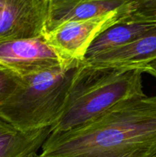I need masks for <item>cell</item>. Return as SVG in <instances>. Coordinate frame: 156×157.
<instances>
[{"instance_id":"6da1fadb","label":"cell","mask_w":156,"mask_h":157,"mask_svg":"<svg viewBox=\"0 0 156 157\" xmlns=\"http://www.w3.org/2000/svg\"><path fill=\"white\" fill-rule=\"evenodd\" d=\"M44 157H156V96L116 104L76 129L50 134Z\"/></svg>"},{"instance_id":"7a4b0ae2","label":"cell","mask_w":156,"mask_h":157,"mask_svg":"<svg viewBox=\"0 0 156 157\" xmlns=\"http://www.w3.org/2000/svg\"><path fill=\"white\" fill-rule=\"evenodd\" d=\"M141 68L95 67L83 61L65 107L50 134H60L96 119L119 103L145 95Z\"/></svg>"},{"instance_id":"3957f363","label":"cell","mask_w":156,"mask_h":157,"mask_svg":"<svg viewBox=\"0 0 156 157\" xmlns=\"http://www.w3.org/2000/svg\"><path fill=\"white\" fill-rule=\"evenodd\" d=\"M83 61L23 77L21 85L0 105V118L21 131L51 127L65 107Z\"/></svg>"},{"instance_id":"277c9868","label":"cell","mask_w":156,"mask_h":157,"mask_svg":"<svg viewBox=\"0 0 156 157\" xmlns=\"http://www.w3.org/2000/svg\"><path fill=\"white\" fill-rule=\"evenodd\" d=\"M136 10L116 11L90 19L69 21L44 35L63 58L84 61L89 47L99 34Z\"/></svg>"},{"instance_id":"5b68a950","label":"cell","mask_w":156,"mask_h":157,"mask_svg":"<svg viewBox=\"0 0 156 157\" xmlns=\"http://www.w3.org/2000/svg\"><path fill=\"white\" fill-rule=\"evenodd\" d=\"M70 61L47 42L44 34L34 38L0 41V64L21 78L56 68Z\"/></svg>"},{"instance_id":"8992f818","label":"cell","mask_w":156,"mask_h":157,"mask_svg":"<svg viewBox=\"0 0 156 157\" xmlns=\"http://www.w3.org/2000/svg\"><path fill=\"white\" fill-rule=\"evenodd\" d=\"M49 0H0V41L44 32Z\"/></svg>"},{"instance_id":"52a82bcc","label":"cell","mask_w":156,"mask_h":157,"mask_svg":"<svg viewBox=\"0 0 156 157\" xmlns=\"http://www.w3.org/2000/svg\"><path fill=\"white\" fill-rule=\"evenodd\" d=\"M139 0H49L44 34L64 23L82 21L125 9H137Z\"/></svg>"},{"instance_id":"ba28073f","label":"cell","mask_w":156,"mask_h":157,"mask_svg":"<svg viewBox=\"0 0 156 157\" xmlns=\"http://www.w3.org/2000/svg\"><path fill=\"white\" fill-rule=\"evenodd\" d=\"M156 26V15L136 9L99 34L87 50L84 61L136 41Z\"/></svg>"},{"instance_id":"9c48e42d","label":"cell","mask_w":156,"mask_h":157,"mask_svg":"<svg viewBox=\"0 0 156 157\" xmlns=\"http://www.w3.org/2000/svg\"><path fill=\"white\" fill-rule=\"evenodd\" d=\"M156 59V26L130 44L101 54L85 62L95 67L141 68Z\"/></svg>"},{"instance_id":"30bf717a","label":"cell","mask_w":156,"mask_h":157,"mask_svg":"<svg viewBox=\"0 0 156 157\" xmlns=\"http://www.w3.org/2000/svg\"><path fill=\"white\" fill-rule=\"evenodd\" d=\"M50 134V127L21 131L0 118V157H30L38 154Z\"/></svg>"},{"instance_id":"8fae6325","label":"cell","mask_w":156,"mask_h":157,"mask_svg":"<svg viewBox=\"0 0 156 157\" xmlns=\"http://www.w3.org/2000/svg\"><path fill=\"white\" fill-rule=\"evenodd\" d=\"M22 81L20 75L0 64V105L16 90Z\"/></svg>"},{"instance_id":"7c38bea8","label":"cell","mask_w":156,"mask_h":157,"mask_svg":"<svg viewBox=\"0 0 156 157\" xmlns=\"http://www.w3.org/2000/svg\"><path fill=\"white\" fill-rule=\"evenodd\" d=\"M145 72L156 78V59L153 60L152 61L147 64L145 67Z\"/></svg>"},{"instance_id":"4fadbf2b","label":"cell","mask_w":156,"mask_h":157,"mask_svg":"<svg viewBox=\"0 0 156 157\" xmlns=\"http://www.w3.org/2000/svg\"><path fill=\"white\" fill-rule=\"evenodd\" d=\"M30 157H44V156H41V154H35V155H33V156H32Z\"/></svg>"}]
</instances>
